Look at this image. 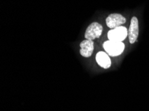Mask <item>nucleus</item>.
Returning <instances> with one entry per match:
<instances>
[{
	"mask_svg": "<svg viewBox=\"0 0 149 111\" xmlns=\"http://www.w3.org/2000/svg\"><path fill=\"white\" fill-rule=\"evenodd\" d=\"M104 49L108 55L116 57L121 55L125 50V46L123 42L108 40L104 43Z\"/></svg>",
	"mask_w": 149,
	"mask_h": 111,
	"instance_id": "f257e3e1",
	"label": "nucleus"
},
{
	"mask_svg": "<svg viewBox=\"0 0 149 111\" xmlns=\"http://www.w3.org/2000/svg\"><path fill=\"white\" fill-rule=\"evenodd\" d=\"M103 31L102 26L99 23L94 22L88 27L85 32L86 39L94 40L98 39L101 36Z\"/></svg>",
	"mask_w": 149,
	"mask_h": 111,
	"instance_id": "f03ea898",
	"label": "nucleus"
},
{
	"mask_svg": "<svg viewBox=\"0 0 149 111\" xmlns=\"http://www.w3.org/2000/svg\"><path fill=\"white\" fill-rule=\"evenodd\" d=\"M127 36H128V31L125 27L123 26L111 29L108 33V39L116 41L123 42Z\"/></svg>",
	"mask_w": 149,
	"mask_h": 111,
	"instance_id": "7ed1b4c3",
	"label": "nucleus"
},
{
	"mask_svg": "<svg viewBox=\"0 0 149 111\" xmlns=\"http://www.w3.org/2000/svg\"><path fill=\"white\" fill-rule=\"evenodd\" d=\"M126 21V18L119 13H112L106 19V23L110 29H113L120 27Z\"/></svg>",
	"mask_w": 149,
	"mask_h": 111,
	"instance_id": "20e7f679",
	"label": "nucleus"
},
{
	"mask_svg": "<svg viewBox=\"0 0 149 111\" xmlns=\"http://www.w3.org/2000/svg\"><path fill=\"white\" fill-rule=\"evenodd\" d=\"M139 34V20L136 17H132L130 21L129 29H128V39L131 44L136 41Z\"/></svg>",
	"mask_w": 149,
	"mask_h": 111,
	"instance_id": "39448f33",
	"label": "nucleus"
},
{
	"mask_svg": "<svg viewBox=\"0 0 149 111\" xmlns=\"http://www.w3.org/2000/svg\"><path fill=\"white\" fill-rule=\"evenodd\" d=\"M80 55L84 57H90L94 51V42L92 40L86 39L80 44Z\"/></svg>",
	"mask_w": 149,
	"mask_h": 111,
	"instance_id": "423d86ee",
	"label": "nucleus"
},
{
	"mask_svg": "<svg viewBox=\"0 0 149 111\" xmlns=\"http://www.w3.org/2000/svg\"><path fill=\"white\" fill-rule=\"evenodd\" d=\"M96 61L98 64L104 69H108L111 66L112 62L110 57L105 52L100 51L96 54Z\"/></svg>",
	"mask_w": 149,
	"mask_h": 111,
	"instance_id": "0eeeda50",
	"label": "nucleus"
}]
</instances>
